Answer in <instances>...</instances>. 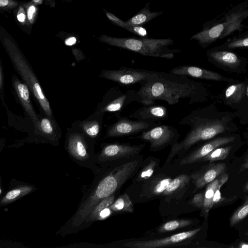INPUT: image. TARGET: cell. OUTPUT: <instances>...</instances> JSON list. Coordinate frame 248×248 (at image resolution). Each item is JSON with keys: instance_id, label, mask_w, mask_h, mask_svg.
<instances>
[{"instance_id": "cell-6", "label": "cell", "mask_w": 248, "mask_h": 248, "mask_svg": "<svg viewBox=\"0 0 248 248\" xmlns=\"http://www.w3.org/2000/svg\"><path fill=\"white\" fill-rule=\"evenodd\" d=\"M206 57L212 64L228 72L240 74L246 71L248 59L230 50L215 47L207 50Z\"/></svg>"}, {"instance_id": "cell-30", "label": "cell", "mask_w": 248, "mask_h": 248, "mask_svg": "<svg viewBox=\"0 0 248 248\" xmlns=\"http://www.w3.org/2000/svg\"><path fill=\"white\" fill-rule=\"evenodd\" d=\"M193 224L192 220L187 219H175L166 222L160 225L157 230L158 233L170 232L172 231L185 228Z\"/></svg>"}, {"instance_id": "cell-12", "label": "cell", "mask_w": 248, "mask_h": 248, "mask_svg": "<svg viewBox=\"0 0 248 248\" xmlns=\"http://www.w3.org/2000/svg\"><path fill=\"white\" fill-rule=\"evenodd\" d=\"M154 71L122 67L118 69L103 70L100 77L124 85L140 83L149 77Z\"/></svg>"}, {"instance_id": "cell-9", "label": "cell", "mask_w": 248, "mask_h": 248, "mask_svg": "<svg viewBox=\"0 0 248 248\" xmlns=\"http://www.w3.org/2000/svg\"><path fill=\"white\" fill-rule=\"evenodd\" d=\"M145 146V144L131 145L113 143L105 144L96 155V163L105 164L118 159L138 155Z\"/></svg>"}, {"instance_id": "cell-20", "label": "cell", "mask_w": 248, "mask_h": 248, "mask_svg": "<svg viewBox=\"0 0 248 248\" xmlns=\"http://www.w3.org/2000/svg\"><path fill=\"white\" fill-rule=\"evenodd\" d=\"M173 179L165 174H157L146 180L143 186L141 195L145 198L162 196Z\"/></svg>"}, {"instance_id": "cell-27", "label": "cell", "mask_w": 248, "mask_h": 248, "mask_svg": "<svg viewBox=\"0 0 248 248\" xmlns=\"http://www.w3.org/2000/svg\"><path fill=\"white\" fill-rule=\"evenodd\" d=\"M215 47L218 49L226 50L239 48H248V31L229 39L224 44Z\"/></svg>"}, {"instance_id": "cell-31", "label": "cell", "mask_w": 248, "mask_h": 248, "mask_svg": "<svg viewBox=\"0 0 248 248\" xmlns=\"http://www.w3.org/2000/svg\"><path fill=\"white\" fill-rule=\"evenodd\" d=\"M232 143L216 148L200 161H214L224 159L228 156L233 148V145L231 144Z\"/></svg>"}, {"instance_id": "cell-29", "label": "cell", "mask_w": 248, "mask_h": 248, "mask_svg": "<svg viewBox=\"0 0 248 248\" xmlns=\"http://www.w3.org/2000/svg\"><path fill=\"white\" fill-rule=\"evenodd\" d=\"M190 176L186 174H182L173 179L162 196H170L181 190L187 185L190 180Z\"/></svg>"}, {"instance_id": "cell-35", "label": "cell", "mask_w": 248, "mask_h": 248, "mask_svg": "<svg viewBox=\"0 0 248 248\" xmlns=\"http://www.w3.org/2000/svg\"><path fill=\"white\" fill-rule=\"evenodd\" d=\"M40 130L46 135H50L53 134V128L49 119L44 118L41 120Z\"/></svg>"}, {"instance_id": "cell-17", "label": "cell", "mask_w": 248, "mask_h": 248, "mask_svg": "<svg viewBox=\"0 0 248 248\" xmlns=\"http://www.w3.org/2000/svg\"><path fill=\"white\" fill-rule=\"evenodd\" d=\"M224 163L211 164L190 175L197 189L208 184L222 174L226 169Z\"/></svg>"}, {"instance_id": "cell-48", "label": "cell", "mask_w": 248, "mask_h": 248, "mask_svg": "<svg viewBox=\"0 0 248 248\" xmlns=\"http://www.w3.org/2000/svg\"><path fill=\"white\" fill-rule=\"evenodd\" d=\"M34 2H40L41 1V0H33Z\"/></svg>"}, {"instance_id": "cell-4", "label": "cell", "mask_w": 248, "mask_h": 248, "mask_svg": "<svg viewBox=\"0 0 248 248\" xmlns=\"http://www.w3.org/2000/svg\"><path fill=\"white\" fill-rule=\"evenodd\" d=\"M100 40L110 46H117L145 56L173 59L174 54L180 49H171L168 47L173 44L170 38L153 39L142 37L117 38L102 35Z\"/></svg>"}, {"instance_id": "cell-46", "label": "cell", "mask_w": 248, "mask_h": 248, "mask_svg": "<svg viewBox=\"0 0 248 248\" xmlns=\"http://www.w3.org/2000/svg\"><path fill=\"white\" fill-rule=\"evenodd\" d=\"M239 248H248V243H241L239 246Z\"/></svg>"}, {"instance_id": "cell-8", "label": "cell", "mask_w": 248, "mask_h": 248, "mask_svg": "<svg viewBox=\"0 0 248 248\" xmlns=\"http://www.w3.org/2000/svg\"><path fill=\"white\" fill-rule=\"evenodd\" d=\"M66 149L70 157L80 166L96 170V156L87 143L85 138L79 133L70 135L68 139Z\"/></svg>"}, {"instance_id": "cell-18", "label": "cell", "mask_w": 248, "mask_h": 248, "mask_svg": "<svg viewBox=\"0 0 248 248\" xmlns=\"http://www.w3.org/2000/svg\"><path fill=\"white\" fill-rule=\"evenodd\" d=\"M228 27V24L225 21L216 23L194 35L190 39L197 41L202 48H205L218 39L225 37Z\"/></svg>"}, {"instance_id": "cell-21", "label": "cell", "mask_w": 248, "mask_h": 248, "mask_svg": "<svg viewBox=\"0 0 248 248\" xmlns=\"http://www.w3.org/2000/svg\"><path fill=\"white\" fill-rule=\"evenodd\" d=\"M12 82L17 95L24 109L30 116L35 127L40 130V122L30 100V89L25 83L21 82L15 76H13Z\"/></svg>"}, {"instance_id": "cell-10", "label": "cell", "mask_w": 248, "mask_h": 248, "mask_svg": "<svg viewBox=\"0 0 248 248\" xmlns=\"http://www.w3.org/2000/svg\"><path fill=\"white\" fill-rule=\"evenodd\" d=\"M201 229V228H198L159 239L129 241L125 243L124 246L130 248H157L185 244V242L195 236Z\"/></svg>"}, {"instance_id": "cell-22", "label": "cell", "mask_w": 248, "mask_h": 248, "mask_svg": "<svg viewBox=\"0 0 248 248\" xmlns=\"http://www.w3.org/2000/svg\"><path fill=\"white\" fill-rule=\"evenodd\" d=\"M228 179V174H223L210 182L206 186L204 191V202L202 208L205 216L208 214L211 208L213 206V199L215 192L219 186L224 184Z\"/></svg>"}, {"instance_id": "cell-42", "label": "cell", "mask_w": 248, "mask_h": 248, "mask_svg": "<svg viewBox=\"0 0 248 248\" xmlns=\"http://www.w3.org/2000/svg\"><path fill=\"white\" fill-rule=\"evenodd\" d=\"M3 71H2V66L1 64H0V91L1 93V97L2 96V91H3Z\"/></svg>"}, {"instance_id": "cell-19", "label": "cell", "mask_w": 248, "mask_h": 248, "mask_svg": "<svg viewBox=\"0 0 248 248\" xmlns=\"http://www.w3.org/2000/svg\"><path fill=\"white\" fill-rule=\"evenodd\" d=\"M168 115L165 106L151 104L144 105L130 114L129 117L140 121L158 123L166 119Z\"/></svg>"}, {"instance_id": "cell-23", "label": "cell", "mask_w": 248, "mask_h": 248, "mask_svg": "<svg viewBox=\"0 0 248 248\" xmlns=\"http://www.w3.org/2000/svg\"><path fill=\"white\" fill-rule=\"evenodd\" d=\"M149 4L150 2H147L145 6L137 14L125 22L126 27L133 25L142 26L155 17L163 14L162 11H150Z\"/></svg>"}, {"instance_id": "cell-33", "label": "cell", "mask_w": 248, "mask_h": 248, "mask_svg": "<svg viewBox=\"0 0 248 248\" xmlns=\"http://www.w3.org/2000/svg\"><path fill=\"white\" fill-rule=\"evenodd\" d=\"M102 118L103 116L98 120L86 121L82 122L81 127L84 133L91 138H96L101 131Z\"/></svg>"}, {"instance_id": "cell-32", "label": "cell", "mask_w": 248, "mask_h": 248, "mask_svg": "<svg viewBox=\"0 0 248 248\" xmlns=\"http://www.w3.org/2000/svg\"><path fill=\"white\" fill-rule=\"evenodd\" d=\"M246 89L242 102L238 108L234 112L241 124H248V77L245 79Z\"/></svg>"}, {"instance_id": "cell-28", "label": "cell", "mask_w": 248, "mask_h": 248, "mask_svg": "<svg viewBox=\"0 0 248 248\" xmlns=\"http://www.w3.org/2000/svg\"><path fill=\"white\" fill-rule=\"evenodd\" d=\"M113 212H129L133 213L134 210L133 204L126 194H124L114 200L109 206Z\"/></svg>"}, {"instance_id": "cell-50", "label": "cell", "mask_w": 248, "mask_h": 248, "mask_svg": "<svg viewBox=\"0 0 248 248\" xmlns=\"http://www.w3.org/2000/svg\"><path fill=\"white\" fill-rule=\"evenodd\" d=\"M246 133L248 135V133Z\"/></svg>"}, {"instance_id": "cell-34", "label": "cell", "mask_w": 248, "mask_h": 248, "mask_svg": "<svg viewBox=\"0 0 248 248\" xmlns=\"http://www.w3.org/2000/svg\"><path fill=\"white\" fill-rule=\"evenodd\" d=\"M248 215V197L244 204L238 208L232 216L230 225L233 226L238 223Z\"/></svg>"}, {"instance_id": "cell-38", "label": "cell", "mask_w": 248, "mask_h": 248, "mask_svg": "<svg viewBox=\"0 0 248 248\" xmlns=\"http://www.w3.org/2000/svg\"><path fill=\"white\" fill-rule=\"evenodd\" d=\"M106 15L108 18L111 22L121 28L125 29L126 27L125 22L123 21L122 19L116 16L114 14L109 13L108 12H106Z\"/></svg>"}, {"instance_id": "cell-15", "label": "cell", "mask_w": 248, "mask_h": 248, "mask_svg": "<svg viewBox=\"0 0 248 248\" xmlns=\"http://www.w3.org/2000/svg\"><path fill=\"white\" fill-rule=\"evenodd\" d=\"M169 72L198 79L224 81L228 83H234L238 81L233 78L226 77L215 71L191 65H181L171 69Z\"/></svg>"}, {"instance_id": "cell-13", "label": "cell", "mask_w": 248, "mask_h": 248, "mask_svg": "<svg viewBox=\"0 0 248 248\" xmlns=\"http://www.w3.org/2000/svg\"><path fill=\"white\" fill-rule=\"evenodd\" d=\"M160 124L140 120H131L127 117L120 118L108 128L106 137L117 138L128 136L151 129Z\"/></svg>"}, {"instance_id": "cell-37", "label": "cell", "mask_w": 248, "mask_h": 248, "mask_svg": "<svg viewBox=\"0 0 248 248\" xmlns=\"http://www.w3.org/2000/svg\"><path fill=\"white\" fill-rule=\"evenodd\" d=\"M204 202V192H201L194 195L191 203L195 207L202 209Z\"/></svg>"}, {"instance_id": "cell-41", "label": "cell", "mask_w": 248, "mask_h": 248, "mask_svg": "<svg viewBox=\"0 0 248 248\" xmlns=\"http://www.w3.org/2000/svg\"><path fill=\"white\" fill-rule=\"evenodd\" d=\"M36 8L33 5L30 6V7L28 8L27 16L28 18L30 21H31L32 20Z\"/></svg>"}, {"instance_id": "cell-5", "label": "cell", "mask_w": 248, "mask_h": 248, "mask_svg": "<svg viewBox=\"0 0 248 248\" xmlns=\"http://www.w3.org/2000/svg\"><path fill=\"white\" fill-rule=\"evenodd\" d=\"M6 45L7 52L15 70L28 86L43 110L49 118H51L52 111L49 103L30 64L15 45L11 43Z\"/></svg>"}, {"instance_id": "cell-43", "label": "cell", "mask_w": 248, "mask_h": 248, "mask_svg": "<svg viewBox=\"0 0 248 248\" xmlns=\"http://www.w3.org/2000/svg\"><path fill=\"white\" fill-rule=\"evenodd\" d=\"M26 16L24 12V10L20 9L19 10V12L17 15V20L20 22H24L25 20Z\"/></svg>"}, {"instance_id": "cell-1", "label": "cell", "mask_w": 248, "mask_h": 248, "mask_svg": "<svg viewBox=\"0 0 248 248\" xmlns=\"http://www.w3.org/2000/svg\"><path fill=\"white\" fill-rule=\"evenodd\" d=\"M139 83L135 101L143 105L154 104L158 100L173 105L181 99L186 100L188 104H193L203 103L212 97L203 83L169 72L153 71Z\"/></svg>"}, {"instance_id": "cell-14", "label": "cell", "mask_w": 248, "mask_h": 248, "mask_svg": "<svg viewBox=\"0 0 248 248\" xmlns=\"http://www.w3.org/2000/svg\"><path fill=\"white\" fill-rule=\"evenodd\" d=\"M238 135L235 133L227 134L217 136L206 140L205 142L189 153L181 160L180 165H185L200 162L216 148L234 142L238 139Z\"/></svg>"}, {"instance_id": "cell-25", "label": "cell", "mask_w": 248, "mask_h": 248, "mask_svg": "<svg viewBox=\"0 0 248 248\" xmlns=\"http://www.w3.org/2000/svg\"><path fill=\"white\" fill-rule=\"evenodd\" d=\"M159 162L154 157H148L142 165L140 170L134 178L135 182L146 181L153 177Z\"/></svg>"}, {"instance_id": "cell-36", "label": "cell", "mask_w": 248, "mask_h": 248, "mask_svg": "<svg viewBox=\"0 0 248 248\" xmlns=\"http://www.w3.org/2000/svg\"><path fill=\"white\" fill-rule=\"evenodd\" d=\"M125 29L141 37H146L147 36V31L142 26H127Z\"/></svg>"}, {"instance_id": "cell-26", "label": "cell", "mask_w": 248, "mask_h": 248, "mask_svg": "<svg viewBox=\"0 0 248 248\" xmlns=\"http://www.w3.org/2000/svg\"><path fill=\"white\" fill-rule=\"evenodd\" d=\"M114 194L101 200L91 211L87 219L85 221L83 228L89 227L92 223L96 221V217L99 212L103 209L109 206L115 200Z\"/></svg>"}, {"instance_id": "cell-49", "label": "cell", "mask_w": 248, "mask_h": 248, "mask_svg": "<svg viewBox=\"0 0 248 248\" xmlns=\"http://www.w3.org/2000/svg\"><path fill=\"white\" fill-rule=\"evenodd\" d=\"M246 188L248 190V184H247V185L246 186Z\"/></svg>"}, {"instance_id": "cell-40", "label": "cell", "mask_w": 248, "mask_h": 248, "mask_svg": "<svg viewBox=\"0 0 248 248\" xmlns=\"http://www.w3.org/2000/svg\"><path fill=\"white\" fill-rule=\"evenodd\" d=\"M223 184L220 185L215 192V193L213 199V205L221 202L222 199V198L221 197V193L220 191V187Z\"/></svg>"}, {"instance_id": "cell-44", "label": "cell", "mask_w": 248, "mask_h": 248, "mask_svg": "<svg viewBox=\"0 0 248 248\" xmlns=\"http://www.w3.org/2000/svg\"><path fill=\"white\" fill-rule=\"evenodd\" d=\"M76 42V38L74 37H71L68 38L65 41V44L67 46H72L75 44Z\"/></svg>"}, {"instance_id": "cell-47", "label": "cell", "mask_w": 248, "mask_h": 248, "mask_svg": "<svg viewBox=\"0 0 248 248\" xmlns=\"http://www.w3.org/2000/svg\"><path fill=\"white\" fill-rule=\"evenodd\" d=\"M242 169L243 170L248 169V159L246 160L245 163L242 166Z\"/></svg>"}, {"instance_id": "cell-11", "label": "cell", "mask_w": 248, "mask_h": 248, "mask_svg": "<svg viewBox=\"0 0 248 248\" xmlns=\"http://www.w3.org/2000/svg\"><path fill=\"white\" fill-rule=\"evenodd\" d=\"M136 90H130L124 93L117 87L109 89L99 104L97 113L122 111L129 104L135 101Z\"/></svg>"}, {"instance_id": "cell-7", "label": "cell", "mask_w": 248, "mask_h": 248, "mask_svg": "<svg viewBox=\"0 0 248 248\" xmlns=\"http://www.w3.org/2000/svg\"><path fill=\"white\" fill-rule=\"evenodd\" d=\"M180 134L172 125L158 124L144 131L136 138L148 142L152 151H156L178 141Z\"/></svg>"}, {"instance_id": "cell-45", "label": "cell", "mask_w": 248, "mask_h": 248, "mask_svg": "<svg viewBox=\"0 0 248 248\" xmlns=\"http://www.w3.org/2000/svg\"><path fill=\"white\" fill-rule=\"evenodd\" d=\"M9 3L8 0H0V6L1 7L6 6Z\"/></svg>"}, {"instance_id": "cell-39", "label": "cell", "mask_w": 248, "mask_h": 248, "mask_svg": "<svg viewBox=\"0 0 248 248\" xmlns=\"http://www.w3.org/2000/svg\"><path fill=\"white\" fill-rule=\"evenodd\" d=\"M112 210L108 207H107L102 210L98 214L96 220H102L109 217L113 213Z\"/></svg>"}, {"instance_id": "cell-2", "label": "cell", "mask_w": 248, "mask_h": 248, "mask_svg": "<svg viewBox=\"0 0 248 248\" xmlns=\"http://www.w3.org/2000/svg\"><path fill=\"white\" fill-rule=\"evenodd\" d=\"M234 111H219L214 104L191 110L179 122L188 125L190 130L184 138L171 145L166 163L177 155H185L194 145L221 134L235 133L238 127L234 120Z\"/></svg>"}, {"instance_id": "cell-24", "label": "cell", "mask_w": 248, "mask_h": 248, "mask_svg": "<svg viewBox=\"0 0 248 248\" xmlns=\"http://www.w3.org/2000/svg\"><path fill=\"white\" fill-rule=\"evenodd\" d=\"M35 190V187L29 185H22L16 186L8 191L1 199V206L11 203Z\"/></svg>"}, {"instance_id": "cell-16", "label": "cell", "mask_w": 248, "mask_h": 248, "mask_svg": "<svg viewBox=\"0 0 248 248\" xmlns=\"http://www.w3.org/2000/svg\"><path fill=\"white\" fill-rule=\"evenodd\" d=\"M245 89V80H238L234 83H229L215 98L218 102L236 110L242 102Z\"/></svg>"}, {"instance_id": "cell-3", "label": "cell", "mask_w": 248, "mask_h": 248, "mask_svg": "<svg viewBox=\"0 0 248 248\" xmlns=\"http://www.w3.org/2000/svg\"><path fill=\"white\" fill-rule=\"evenodd\" d=\"M139 162L132 160L97 175L93 183L83 197L77 211L66 223L67 229L76 232L82 229L86 220L95 206L118 190L138 169Z\"/></svg>"}]
</instances>
